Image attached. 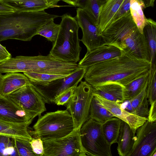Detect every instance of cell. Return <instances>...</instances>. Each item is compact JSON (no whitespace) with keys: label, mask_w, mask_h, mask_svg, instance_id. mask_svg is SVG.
Here are the masks:
<instances>
[{"label":"cell","mask_w":156,"mask_h":156,"mask_svg":"<svg viewBox=\"0 0 156 156\" xmlns=\"http://www.w3.org/2000/svg\"><path fill=\"white\" fill-rule=\"evenodd\" d=\"M147 118V120L149 122H156V101L151 104Z\"/></svg>","instance_id":"37"},{"label":"cell","mask_w":156,"mask_h":156,"mask_svg":"<svg viewBox=\"0 0 156 156\" xmlns=\"http://www.w3.org/2000/svg\"><path fill=\"white\" fill-rule=\"evenodd\" d=\"M124 54V52L119 48L104 44L90 51H87L78 64L79 67L87 68Z\"/></svg>","instance_id":"14"},{"label":"cell","mask_w":156,"mask_h":156,"mask_svg":"<svg viewBox=\"0 0 156 156\" xmlns=\"http://www.w3.org/2000/svg\"><path fill=\"white\" fill-rule=\"evenodd\" d=\"M6 96L18 105L30 119L46 110L42 97L31 83Z\"/></svg>","instance_id":"9"},{"label":"cell","mask_w":156,"mask_h":156,"mask_svg":"<svg viewBox=\"0 0 156 156\" xmlns=\"http://www.w3.org/2000/svg\"><path fill=\"white\" fill-rule=\"evenodd\" d=\"M136 133L133 146L127 156H156V122L147 120Z\"/></svg>","instance_id":"11"},{"label":"cell","mask_w":156,"mask_h":156,"mask_svg":"<svg viewBox=\"0 0 156 156\" xmlns=\"http://www.w3.org/2000/svg\"><path fill=\"white\" fill-rule=\"evenodd\" d=\"M93 88L86 81L75 87L73 95L64 105L72 116L75 129H80L89 119L90 108L93 96Z\"/></svg>","instance_id":"7"},{"label":"cell","mask_w":156,"mask_h":156,"mask_svg":"<svg viewBox=\"0 0 156 156\" xmlns=\"http://www.w3.org/2000/svg\"><path fill=\"white\" fill-rule=\"evenodd\" d=\"M151 64L125 54L87 68L83 78L92 87L109 82L124 86L148 73Z\"/></svg>","instance_id":"1"},{"label":"cell","mask_w":156,"mask_h":156,"mask_svg":"<svg viewBox=\"0 0 156 156\" xmlns=\"http://www.w3.org/2000/svg\"><path fill=\"white\" fill-rule=\"evenodd\" d=\"M58 17L44 10L0 13V42L9 39L30 41L42 26Z\"/></svg>","instance_id":"3"},{"label":"cell","mask_w":156,"mask_h":156,"mask_svg":"<svg viewBox=\"0 0 156 156\" xmlns=\"http://www.w3.org/2000/svg\"><path fill=\"white\" fill-rule=\"evenodd\" d=\"M136 132L126 122L122 120L117 143V150L120 156H127L131 150L135 138Z\"/></svg>","instance_id":"22"},{"label":"cell","mask_w":156,"mask_h":156,"mask_svg":"<svg viewBox=\"0 0 156 156\" xmlns=\"http://www.w3.org/2000/svg\"><path fill=\"white\" fill-rule=\"evenodd\" d=\"M30 72L69 75L79 67L77 63L62 61L49 55L30 56Z\"/></svg>","instance_id":"12"},{"label":"cell","mask_w":156,"mask_h":156,"mask_svg":"<svg viewBox=\"0 0 156 156\" xmlns=\"http://www.w3.org/2000/svg\"><path fill=\"white\" fill-rule=\"evenodd\" d=\"M86 70V67H79L69 76L46 84H32L42 97L45 103H54L55 99L62 93L78 85L83 78Z\"/></svg>","instance_id":"10"},{"label":"cell","mask_w":156,"mask_h":156,"mask_svg":"<svg viewBox=\"0 0 156 156\" xmlns=\"http://www.w3.org/2000/svg\"><path fill=\"white\" fill-rule=\"evenodd\" d=\"M33 128V130H28L30 135L42 140L62 138L75 130L73 118L67 109L39 116Z\"/></svg>","instance_id":"5"},{"label":"cell","mask_w":156,"mask_h":156,"mask_svg":"<svg viewBox=\"0 0 156 156\" xmlns=\"http://www.w3.org/2000/svg\"><path fill=\"white\" fill-rule=\"evenodd\" d=\"M32 84L45 85L57 79L66 77L69 75L39 73L32 72L23 73Z\"/></svg>","instance_id":"29"},{"label":"cell","mask_w":156,"mask_h":156,"mask_svg":"<svg viewBox=\"0 0 156 156\" xmlns=\"http://www.w3.org/2000/svg\"><path fill=\"white\" fill-rule=\"evenodd\" d=\"M16 11L34 12L61 6L58 5L62 0H0Z\"/></svg>","instance_id":"17"},{"label":"cell","mask_w":156,"mask_h":156,"mask_svg":"<svg viewBox=\"0 0 156 156\" xmlns=\"http://www.w3.org/2000/svg\"><path fill=\"white\" fill-rule=\"evenodd\" d=\"M59 27V24L55 23L54 20H52L42 26L38 31L37 35L42 36L53 43L57 38Z\"/></svg>","instance_id":"30"},{"label":"cell","mask_w":156,"mask_h":156,"mask_svg":"<svg viewBox=\"0 0 156 156\" xmlns=\"http://www.w3.org/2000/svg\"><path fill=\"white\" fill-rule=\"evenodd\" d=\"M122 120L112 117L102 123V129L106 140L111 146L117 143L120 132Z\"/></svg>","instance_id":"25"},{"label":"cell","mask_w":156,"mask_h":156,"mask_svg":"<svg viewBox=\"0 0 156 156\" xmlns=\"http://www.w3.org/2000/svg\"><path fill=\"white\" fill-rule=\"evenodd\" d=\"M1 74H2V73H0V76H1Z\"/></svg>","instance_id":"45"},{"label":"cell","mask_w":156,"mask_h":156,"mask_svg":"<svg viewBox=\"0 0 156 156\" xmlns=\"http://www.w3.org/2000/svg\"><path fill=\"white\" fill-rule=\"evenodd\" d=\"M143 33L148 44L151 64H156V23L150 18L147 19L143 30Z\"/></svg>","instance_id":"24"},{"label":"cell","mask_w":156,"mask_h":156,"mask_svg":"<svg viewBox=\"0 0 156 156\" xmlns=\"http://www.w3.org/2000/svg\"><path fill=\"white\" fill-rule=\"evenodd\" d=\"M80 129L62 138L43 140L44 156H87L81 145Z\"/></svg>","instance_id":"8"},{"label":"cell","mask_w":156,"mask_h":156,"mask_svg":"<svg viewBox=\"0 0 156 156\" xmlns=\"http://www.w3.org/2000/svg\"><path fill=\"white\" fill-rule=\"evenodd\" d=\"M74 87H71L62 93L55 99L54 103L58 105H64L73 95Z\"/></svg>","instance_id":"34"},{"label":"cell","mask_w":156,"mask_h":156,"mask_svg":"<svg viewBox=\"0 0 156 156\" xmlns=\"http://www.w3.org/2000/svg\"><path fill=\"white\" fill-rule=\"evenodd\" d=\"M66 3L74 6H76L78 0H62Z\"/></svg>","instance_id":"42"},{"label":"cell","mask_w":156,"mask_h":156,"mask_svg":"<svg viewBox=\"0 0 156 156\" xmlns=\"http://www.w3.org/2000/svg\"><path fill=\"white\" fill-rule=\"evenodd\" d=\"M113 117H115L99 104L93 95L90 104L89 118L102 123Z\"/></svg>","instance_id":"27"},{"label":"cell","mask_w":156,"mask_h":156,"mask_svg":"<svg viewBox=\"0 0 156 156\" xmlns=\"http://www.w3.org/2000/svg\"><path fill=\"white\" fill-rule=\"evenodd\" d=\"M80 133L87 156H112L111 145L104 135L102 123L89 118L80 128Z\"/></svg>","instance_id":"6"},{"label":"cell","mask_w":156,"mask_h":156,"mask_svg":"<svg viewBox=\"0 0 156 156\" xmlns=\"http://www.w3.org/2000/svg\"><path fill=\"white\" fill-rule=\"evenodd\" d=\"M144 4V9L148 7H153L155 0H141Z\"/></svg>","instance_id":"41"},{"label":"cell","mask_w":156,"mask_h":156,"mask_svg":"<svg viewBox=\"0 0 156 156\" xmlns=\"http://www.w3.org/2000/svg\"><path fill=\"white\" fill-rule=\"evenodd\" d=\"M58 34L49 55L67 62L77 63L82 48L78 36L79 27L75 17L68 14L61 17Z\"/></svg>","instance_id":"4"},{"label":"cell","mask_w":156,"mask_h":156,"mask_svg":"<svg viewBox=\"0 0 156 156\" xmlns=\"http://www.w3.org/2000/svg\"><path fill=\"white\" fill-rule=\"evenodd\" d=\"M30 119L25 111L10 98L0 95V120L22 122Z\"/></svg>","instance_id":"16"},{"label":"cell","mask_w":156,"mask_h":156,"mask_svg":"<svg viewBox=\"0 0 156 156\" xmlns=\"http://www.w3.org/2000/svg\"><path fill=\"white\" fill-rule=\"evenodd\" d=\"M13 146L12 138L0 135V156H3L4 150L8 147Z\"/></svg>","instance_id":"36"},{"label":"cell","mask_w":156,"mask_h":156,"mask_svg":"<svg viewBox=\"0 0 156 156\" xmlns=\"http://www.w3.org/2000/svg\"><path fill=\"white\" fill-rule=\"evenodd\" d=\"M33 120L15 122L0 119V135L30 141L33 137L29 134L28 128Z\"/></svg>","instance_id":"18"},{"label":"cell","mask_w":156,"mask_h":156,"mask_svg":"<svg viewBox=\"0 0 156 156\" xmlns=\"http://www.w3.org/2000/svg\"><path fill=\"white\" fill-rule=\"evenodd\" d=\"M75 17L83 33L80 41L85 46L87 51H90L105 44L98 26L86 10L81 8H78Z\"/></svg>","instance_id":"13"},{"label":"cell","mask_w":156,"mask_h":156,"mask_svg":"<svg viewBox=\"0 0 156 156\" xmlns=\"http://www.w3.org/2000/svg\"><path fill=\"white\" fill-rule=\"evenodd\" d=\"M136 0L139 2H140L141 3L144 4V3H143V2H142V1L141 0Z\"/></svg>","instance_id":"44"},{"label":"cell","mask_w":156,"mask_h":156,"mask_svg":"<svg viewBox=\"0 0 156 156\" xmlns=\"http://www.w3.org/2000/svg\"><path fill=\"white\" fill-rule=\"evenodd\" d=\"M30 83L27 77L18 72L2 74L0 76V95L7 96Z\"/></svg>","instance_id":"20"},{"label":"cell","mask_w":156,"mask_h":156,"mask_svg":"<svg viewBox=\"0 0 156 156\" xmlns=\"http://www.w3.org/2000/svg\"><path fill=\"white\" fill-rule=\"evenodd\" d=\"M102 36L105 44L119 48L129 57L151 62L146 38L131 17H124L112 23L103 31Z\"/></svg>","instance_id":"2"},{"label":"cell","mask_w":156,"mask_h":156,"mask_svg":"<svg viewBox=\"0 0 156 156\" xmlns=\"http://www.w3.org/2000/svg\"><path fill=\"white\" fill-rule=\"evenodd\" d=\"M147 97L151 105L156 101V65L151 64L147 89Z\"/></svg>","instance_id":"31"},{"label":"cell","mask_w":156,"mask_h":156,"mask_svg":"<svg viewBox=\"0 0 156 156\" xmlns=\"http://www.w3.org/2000/svg\"><path fill=\"white\" fill-rule=\"evenodd\" d=\"M13 145L19 156H36L34 153L30 142L26 140L12 138Z\"/></svg>","instance_id":"32"},{"label":"cell","mask_w":156,"mask_h":156,"mask_svg":"<svg viewBox=\"0 0 156 156\" xmlns=\"http://www.w3.org/2000/svg\"><path fill=\"white\" fill-rule=\"evenodd\" d=\"M101 6L107 0H97Z\"/></svg>","instance_id":"43"},{"label":"cell","mask_w":156,"mask_h":156,"mask_svg":"<svg viewBox=\"0 0 156 156\" xmlns=\"http://www.w3.org/2000/svg\"><path fill=\"white\" fill-rule=\"evenodd\" d=\"M130 0H124L119 9L114 16L112 23L130 12Z\"/></svg>","instance_id":"35"},{"label":"cell","mask_w":156,"mask_h":156,"mask_svg":"<svg viewBox=\"0 0 156 156\" xmlns=\"http://www.w3.org/2000/svg\"><path fill=\"white\" fill-rule=\"evenodd\" d=\"M98 102L108 110L115 117L127 123L134 131L143 125L147 120V117L140 116L130 113L121 108L119 104L107 100L100 96L93 93Z\"/></svg>","instance_id":"15"},{"label":"cell","mask_w":156,"mask_h":156,"mask_svg":"<svg viewBox=\"0 0 156 156\" xmlns=\"http://www.w3.org/2000/svg\"><path fill=\"white\" fill-rule=\"evenodd\" d=\"M11 58V55L5 48L0 44V62Z\"/></svg>","instance_id":"38"},{"label":"cell","mask_w":156,"mask_h":156,"mask_svg":"<svg viewBox=\"0 0 156 156\" xmlns=\"http://www.w3.org/2000/svg\"><path fill=\"white\" fill-rule=\"evenodd\" d=\"M130 12L132 18L140 33L143 34L147 19L143 11L144 5L136 0H130Z\"/></svg>","instance_id":"28"},{"label":"cell","mask_w":156,"mask_h":156,"mask_svg":"<svg viewBox=\"0 0 156 156\" xmlns=\"http://www.w3.org/2000/svg\"><path fill=\"white\" fill-rule=\"evenodd\" d=\"M124 0H107L100 9L99 28L102 32L112 20Z\"/></svg>","instance_id":"23"},{"label":"cell","mask_w":156,"mask_h":156,"mask_svg":"<svg viewBox=\"0 0 156 156\" xmlns=\"http://www.w3.org/2000/svg\"><path fill=\"white\" fill-rule=\"evenodd\" d=\"M124 86L115 82H109L94 87V94L118 104L124 101Z\"/></svg>","instance_id":"21"},{"label":"cell","mask_w":156,"mask_h":156,"mask_svg":"<svg viewBox=\"0 0 156 156\" xmlns=\"http://www.w3.org/2000/svg\"><path fill=\"white\" fill-rule=\"evenodd\" d=\"M30 142L36 156H44V145L43 140L41 139L33 138Z\"/></svg>","instance_id":"33"},{"label":"cell","mask_w":156,"mask_h":156,"mask_svg":"<svg viewBox=\"0 0 156 156\" xmlns=\"http://www.w3.org/2000/svg\"><path fill=\"white\" fill-rule=\"evenodd\" d=\"M148 75L149 73L132 80L124 86V100L131 99L140 93L147 84Z\"/></svg>","instance_id":"26"},{"label":"cell","mask_w":156,"mask_h":156,"mask_svg":"<svg viewBox=\"0 0 156 156\" xmlns=\"http://www.w3.org/2000/svg\"><path fill=\"white\" fill-rule=\"evenodd\" d=\"M147 84L137 95L131 99L124 100L119 104L120 107L130 113L147 118L149 111L147 93Z\"/></svg>","instance_id":"19"},{"label":"cell","mask_w":156,"mask_h":156,"mask_svg":"<svg viewBox=\"0 0 156 156\" xmlns=\"http://www.w3.org/2000/svg\"><path fill=\"white\" fill-rule=\"evenodd\" d=\"M16 11L0 0V13H9Z\"/></svg>","instance_id":"39"},{"label":"cell","mask_w":156,"mask_h":156,"mask_svg":"<svg viewBox=\"0 0 156 156\" xmlns=\"http://www.w3.org/2000/svg\"><path fill=\"white\" fill-rule=\"evenodd\" d=\"M15 150V148L13 146L8 147L4 151L3 156H11Z\"/></svg>","instance_id":"40"}]
</instances>
